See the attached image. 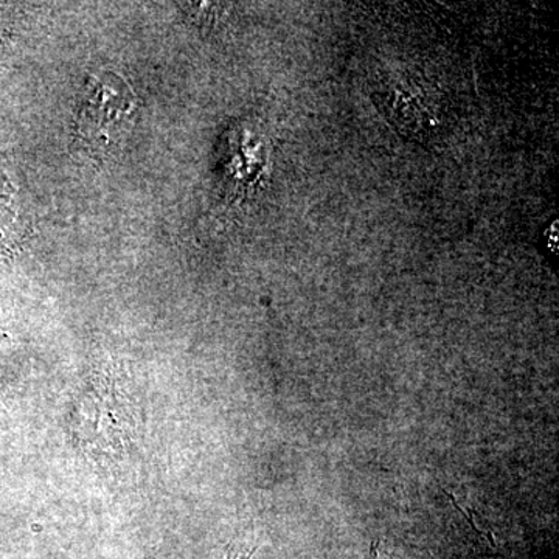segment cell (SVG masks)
<instances>
[{
	"mask_svg": "<svg viewBox=\"0 0 559 559\" xmlns=\"http://www.w3.org/2000/svg\"><path fill=\"white\" fill-rule=\"evenodd\" d=\"M369 559H385L384 554H382L381 547L378 544H374L371 547Z\"/></svg>",
	"mask_w": 559,
	"mask_h": 559,
	"instance_id": "cell-4",
	"label": "cell"
},
{
	"mask_svg": "<svg viewBox=\"0 0 559 559\" xmlns=\"http://www.w3.org/2000/svg\"><path fill=\"white\" fill-rule=\"evenodd\" d=\"M134 407L119 381L94 374L83 382L69 412V432L84 454L100 463L127 459L135 439Z\"/></svg>",
	"mask_w": 559,
	"mask_h": 559,
	"instance_id": "cell-1",
	"label": "cell"
},
{
	"mask_svg": "<svg viewBox=\"0 0 559 559\" xmlns=\"http://www.w3.org/2000/svg\"><path fill=\"white\" fill-rule=\"evenodd\" d=\"M259 549V538L255 533L246 532L230 540L215 559H252Z\"/></svg>",
	"mask_w": 559,
	"mask_h": 559,
	"instance_id": "cell-3",
	"label": "cell"
},
{
	"mask_svg": "<svg viewBox=\"0 0 559 559\" xmlns=\"http://www.w3.org/2000/svg\"><path fill=\"white\" fill-rule=\"evenodd\" d=\"M134 108V91L120 75L112 72L92 75L76 116L80 142L90 151L105 153L123 134Z\"/></svg>",
	"mask_w": 559,
	"mask_h": 559,
	"instance_id": "cell-2",
	"label": "cell"
}]
</instances>
